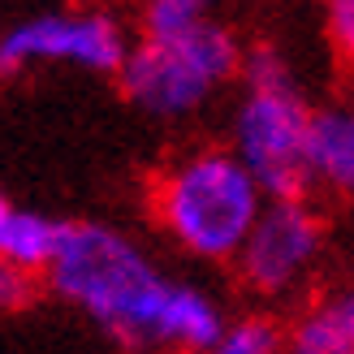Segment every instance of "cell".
Here are the masks:
<instances>
[{
  "mask_svg": "<svg viewBox=\"0 0 354 354\" xmlns=\"http://www.w3.org/2000/svg\"><path fill=\"white\" fill-rule=\"evenodd\" d=\"M44 277L65 307L130 354H203L229 324L216 290L165 272L143 242L109 221L65 225Z\"/></svg>",
  "mask_w": 354,
  "mask_h": 354,
  "instance_id": "obj_1",
  "label": "cell"
},
{
  "mask_svg": "<svg viewBox=\"0 0 354 354\" xmlns=\"http://www.w3.org/2000/svg\"><path fill=\"white\" fill-rule=\"evenodd\" d=\"M328 255V221L307 194L303 199H268L251 225L242 251L234 255L238 286L263 307H286L315 281Z\"/></svg>",
  "mask_w": 354,
  "mask_h": 354,
  "instance_id": "obj_5",
  "label": "cell"
},
{
  "mask_svg": "<svg viewBox=\"0 0 354 354\" xmlns=\"http://www.w3.org/2000/svg\"><path fill=\"white\" fill-rule=\"evenodd\" d=\"M324 35L328 48L346 69H354V0H333L324 9Z\"/></svg>",
  "mask_w": 354,
  "mask_h": 354,
  "instance_id": "obj_11",
  "label": "cell"
},
{
  "mask_svg": "<svg viewBox=\"0 0 354 354\" xmlns=\"http://www.w3.org/2000/svg\"><path fill=\"white\" fill-rule=\"evenodd\" d=\"M263 190L225 143H194L151 177L147 207L156 229L194 263L225 268L263 212Z\"/></svg>",
  "mask_w": 354,
  "mask_h": 354,
  "instance_id": "obj_3",
  "label": "cell"
},
{
  "mask_svg": "<svg viewBox=\"0 0 354 354\" xmlns=\"http://www.w3.org/2000/svg\"><path fill=\"white\" fill-rule=\"evenodd\" d=\"M30 298H35V281L13 272L9 263H0V311H17V307H26Z\"/></svg>",
  "mask_w": 354,
  "mask_h": 354,
  "instance_id": "obj_12",
  "label": "cell"
},
{
  "mask_svg": "<svg viewBox=\"0 0 354 354\" xmlns=\"http://www.w3.org/2000/svg\"><path fill=\"white\" fill-rule=\"evenodd\" d=\"M307 186L354 203V100H328L311 109Z\"/></svg>",
  "mask_w": 354,
  "mask_h": 354,
  "instance_id": "obj_7",
  "label": "cell"
},
{
  "mask_svg": "<svg viewBox=\"0 0 354 354\" xmlns=\"http://www.w3.org/2000/svg\"><path fill=\"white\" fill-rule=\"evenodd\" d=\"M246 44L199 0H151L138 13V39L117 69L134 113L160 126L194 121L229 82H238Z\"/></svg>",
  "mask_w": 354,
  "mask_h": 354,
  "instance_id": "obj_2",
  "label": "cell"
},
{
  "mask_svg": "<svg viewBox=\"0 0 354 354\" xmlns=\"http://www.w3.org/2000/svg\"><path fill=\"white\" fill-rule=\"evenodd\" d=\"M286 354H354V286H333L307 298L281 328Z\"/></svg>",
  "mask_w": 354,
  "mask_h": 354,
  "instance_id": "obj_8",
  "label": "cell"
},
{
  "mask_svg": "<svg viewBox=\"0 0 354 354\" xmlns=\"http://www.w3.org/2000/svg\"><path fill=\"white\" fill-rule=\"evenodd\" d=\"M5 207H9V199H5V190H0V216H5Z\"/></svg>",
  "mask_w": 354,
  "mask_h": 354,
  "instance_id": "obj_13",
  "label": "cell"
},
{
  "mask_svg": "<svg viewBox=\"0 0 354 354\" xmlns=\"http://www.w3.org/2000/svg\"><path fill=\"white\" fill-rule=\"evenodd\" d=\"M61 221H52L48 212L39 207H17L9 203L5 216H0V263H9L13 272L22 277H39L48 272L52 255H57V242H61Z\"/></svg>",
  "mask_w": 354,
  "mask_h": 354,
  "instance_id": "obj_9",
  "label": "cell"
},
{
  "mask_svg": "<svg viewBox=\"0 0 354 354\" xmlns=\"http://www.w3.org/2000/svg\"><path fill=\"white\" fill-rule=\"evenodd\" d=\"M134 35L113 9H44L0 26V78L26 69L69 65L86 74H117Z\"/></svg>",
  "mask_w": 354,
  "mask_h": 354,
  "instance_id": "obj_6",
  "label": "cell"
},
{
  "mask_svg": "<svg viewBox=\"0 0 354 354\" xmlns=\"http://www.w3.org/2000/svg\"><path fill=\"white\" fill-rule=\"evenodd\" d=\"M238 82L242 91L229 109V156L255 177L263 199H303L315 104L298 86L294 61L277 44H251L242 52Z\"/></svg>",
  "mask_w": 354,
  "mask_h": 354,
  "instance_id": "obj_4",
  "label": "cell"
},
{
  "mask_svg": "<svg viewBox=\"0 0 354 354\" xmlns=\"http://www.w3.org/2000/svg\"><path fill=\"white\" fill-rule=\"evenodd\" d=\"M203 354H286L281 350V320L268 311H251V315H238V320L229 315L221 337Z\"/></svg>",
  "mask_w": 354,
  "mask_h": 354,
  "instance_id": "obj_10",
  "label": "cell"
}]
</instances>
